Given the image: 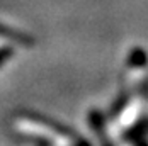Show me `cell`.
<instances>
[{"mask_svg": "<svg viewBox=\"0 0 148 146\" xmlns=\"http://www.w3.org/2000/svg\"><path fill=\"white\" fill-rule=\"evenodd\" d=\"M0 34H2V36H7V38H10V39H14V41H17V43H21V44H26V46H29V44L32 43L27 36H24V34H21V32H14V31L3 29L2 26H0Z\"/></svg>", "mask_w": 148, "mask_h": 146, "instance_id": "6da1fadb", "label": "cell"}]
</instances>
